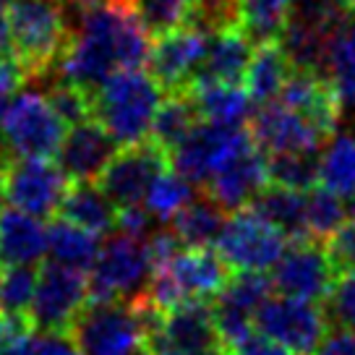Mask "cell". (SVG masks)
Listing matches in <instances>:
<instances>
[{
  "mask_svg": "<svg viewBox=\"0 0 355 355\" xmlns=\"http://www.w3.org/2000/svg\"><path fill=\"white\" fill-rule=\"evenodd\" d=\"M155 222L157 220L149 214V209H146L144 204H139V207H125V209L118 211V227H115V230H121V233H125V235H133V238L149 241Z\"/></svg>",
  "mask_w": 355,
  "mask_h": 355,
  "instance_id": "cell-43",
  "label": "cell"
},
{
  "mask_svg": "<svg viewBox=\"0 0 355 355\" xmlns=\"http://www.w3.org/2000/svg\"><path fill=\"white\" fill-rule=\"evenodd\" d=\"M6 159H8V155H6L3 146H0V201L6 199V196H3V189H6Z\"/></svg>",
  "mask_w": 355,
  "mask_h": 355,
  "instance_id": "cell-49",
  "label": "cell"
},
{
  "mask_svg": "<svg viewBox=\"0 0 355 355\" xmlns=\"http://www.w3.org/2000/svg\"><path fill=\"white\" fill-rule=\"evenodd\" d=\"M8 32L13 55L21 60L29 78H40L60 66L73 29L60 0H11Z\"/></svg>",
  "mask_w": 355,
  "mask_h": 355,
  "instance_id": "cell-3",
  "label": "cell"
},
{
  "mask_svg": "<svg viewBox=\"0 0 355 355\" xmlns=\"http://www.w3.org/2000/svg\"><path fill=\"white\" fill-rule=\"evenodd\" d=\"M313 355H355V332L337 329V332L327 334Z\"/></svg>",
  "mask_w": 355,
  "mask_h": 355,
  "instance_id": "cell-46",
  "label": "cell"
},
{
  "mask_svg": "<svg viewBox=\"0 0 355 355\" xmlns=\"http://www.w3.org/2000/svg\"><path fill=\"white\" fill-rule=\"evenodd\" d=\"M68 133V123L55 112L42 92H19L0 123V146L8 157H50L58 155Z\"/></svg>",
  "mask_w": 355,
  "mask_h": 355,
  "instance_id": "cell-6",
  "label": "cell"
},
{
  "mask_svg": "<svg viewBox=\"0 0 355 355\" xmlns=\"http://www.w3.org/2000/svg\"><path fill=\"white\" fill-rule=\"evenodd\" d=\"M199 0H131L133 11L152 40L186 26Z\"/></svg>",
  "mask_w": 355,
  "mask_h": 355,
  "instance_id": "cell-35",
  "label": "cell"
},
{
  "mask_svg": "<svg viewBox=\"0 0 355 355\" xmlns=\"http://www.w3.org/2000/svg\"><path fill=\"white\" fill-rule=\"evenodd\" d=\"M71 6H78V8H89V6H97V3H105V0H66Z\"/></svg>",
  "mask_w": 355,
  "mask_h": 355,
  "instance_id": "cell-51",
  "label": "cell"
},
{
  "mask_svg": "<svg viewBox=\"0 0 355 355\" xmlns=\"http://www.w3.org/2000/svg\"><path fill=\"white\" fill-rule=\"evenodd\" d=\"M214 248L233 272H269L285 254L288 235L245 207L227 214Z\"/></svg>",
  "mask_w": 355,
  "mask_h": 355,
  "instance_id": "cell-8",
  "label": "cell"
},
{
  "mask_svg": "<svg viewBox=\"0 0 355 355\" xmlns=\"http://www.w3.org/2000/svg\"><path fill=\"white\" fill-rule=\"evenodd\" d=\"M50 105L55 107V112L71 125L84 121H92V92L84 87H78L68 78H58L55 84H50V89L44 92Z\"/></svg>",
  "mask_w": 355,
  "mask_h": 355,
  "instance_id": "cell-39",
  "label": "cell"
},
{
  "mask_svg": "<svg viewBox=\"0 0 355 355\" xmlns=\"http://www.w3.org/2000/svg\"><path fill=\"white\" fill-rule=\"evenodd\" d=\"M0 256L6 264L37 266L47 256V227L21 209H0Z\"/></svg>",
  "mask_w": 355,
  "mask_h": 355,
  "instance_id": "cell-23",
  "label": "cell"
},
{
  "mask_svg": "<svg viewBox=\"0 0 355 355\" xmlns=\"http://www.w3.org/2000/svg\"><path fill=\"white\" fill-rule=\"evenodd\" d=\"M329 3H334V6L343 8V11H353L355 8V0H329Z\"/></svg>",
  "mask_w": 355,
  "mask_h": 355,
  "instance_id": "cell-52",
  "label": "cell"
},
{
  "mask_svg": "<svg viewBox=\"0 0 355 355\" xmlns=\"http://www.w3.org/2000/svg\"><path fill=\"white\" fill-rule=\"evenodd\" d=\"M209 44V34L199 26H180L175 32L162 34L152 42L149 53V73L157 78V84L170 92H186L199 71L204 53Z\"/></svg>",
  "mask_w": 355,
  "mask_h": 355,
  "instance_id": "cell-18",
  "label": "cell"
},
{
  "mask_svg": "<svg viewBox=\"0 0 355 355\" xmlns=\"http://www.w3.org/2000/svg\"><path fill=\"white\" fill-rule=\"evenodd\" d=\"M337 277L329 254L322 241L300 238L285 248L279 261L272 269V285L279 295L324 303Z\"/></svg>",
  "mask_w": 355,
  "mask_h": 355,
  "instance_id": "cell-15",
  "label": "cell"
},
{
  "mask_svg": "<svg viewBox=\"0 0 355 355\" xmlns=\"http://www.w3.org/2000/svg\"><path fill=\"white\" fill-rule=\"evenodd\" d=\"M327 324L329 319L319 303L272 295L256 313L254 329L288 347L290 353L313 355L327 337Z\"/></svg>",
  "mask_w": 355,
  "mask_h": 355,
  "instance_id": "cell-11",
  "label": "cell"
},
{
  "mask_svg": "<svg viewBox=\"0 0 355 355\" xmlns=\"http://www.w3.org/2000/svg\"><path fill=\"white\" fill-rule=\"evenodd\" d=\"M272 293H275V285L266 272H233L220 295L211 300L214 322L230 353L235 345H241L245 337L256 332V313L272 298Z\"/></svg>",
  "mask_w": 355,
  "mask_h": 355,
  "instance_id": "cell-16",
  "label": "cell"
},
{
  "mask_svg": "<svg viewBox=\"0 0 355 355\" xmlns=\"http://www.w3.org/2000/svg\"><path fill=\"white\" fill-rule=\"evenodd\" d=\"M89 303V277L81 269L44 261L37 269V290H34L32 319L34 329H71L78 313Z\"/></svg>",
  "mask_w": 355,
  "mask_h": 355,
  "instance_id": "cell-12",
  "label": "cell"
},
{
  "mask_svg": "<svg viewBox=\"0 0 355 355\" xmlns=\"http://www.w3.org/2000/svg\"><path fill=\"white\" fill-rule=\"evenodd\" d=\"M251 141L254 139L243 125H217L201 121L186 136V141H180L170 152V167L193 186H207L211 175Z\"/></svg>",
  "mask_w": 355,
  "mask_h": 355,
  "instance_id": "cell-13",
  "label": "cell"
},
{
  "mask_svg": "<svg viewBox=\"0 0 355 355\" xmlns=\"http://www.w3.org/2000/svg\"><path fill=\"white\" fill-rule=\"evenodd\" d=\"M295 0H238V29L256 44L277 42Z\"/></svg>",
  "mask_w": 355,
  "mask_h": 355,
  "instance_id": "cell-31",
  "label": "cell"
},
{
  "mask_svg": "<svg viewBox=\"0 0 355 355\" xmlns=\"http://www.w3.org/2000/svg\"><path fill=\"white\" fill-rule=\"evenodd\" d=\"M279 102H285L288 107L298 110L306 121L313 123L327 141L337 131L345 107L332 81L311 71H293V76L288 78V84L279 94Z\"/></svg>",
  "mask_w": 355,
  "mask_h": 355,
  "instance_id": "cell-21",
  "label": "cell"
},
{
  "mask_svg": "<svg viewBox=\"0 0 355 355\" xmlns=\"http://www.w3.org/2000/svg\"><path fill=\"white\" fill-rule=\"evenodd\" d=\"M60 217L94 235H107L118 227V207L97 180H73L60 204Z\"/></svg>",
  "mask_w": 355,
  "mask_h": 355,
  "instance_id": "cell-24",
  "label": "cell"
},
{
  "mask_svg": "<svg viewBox=\"0 0 355 355\" xmlns=\"http://www.w3.org/2000/svg\"><path fill=\"white\" fill-rule=\"evenodd\" d=\"M324 76L332 81L345 107L355 105V34L345 26V21L329 40Z\"/></svg>",
  "mask_w": 355,
  "mask_h": 355,
  "instance_id": "cell-33",
  "label": "cell"
},
{
  "mask_svg": "<svg viewBox=\"0 0 355 355\" xmlns=\"http://www.w3.org/2000/svg\"><path fill=\"white\" fill-rule=\"evenodd\" d=\"M149 53L152 34L141 26L131 0H105L81 11L58 71L68 81L94 92L112 73L141 68Z\"/></svg>",
  "mask_w": 355,
  "mask_h": 355,
  "instance_id": "cell-1",
  "label": "cell"
},
{
  "mask_svg": "<svg viewBox=\"0 0 355 355\" xmlns=\"http://www.w3.org/2000/svg\"><path fill=\"white\" fill-rule=\"evenodd\" d=\"M155 264L149 241L118 233L100 248L89 277V300H139L146 295Z\"/></svg>",
  "mask_w": 355,
  "mask_h": 355,
  "instance_id": "cell-7",
  "label": "cell"
},
{
  "mask_svg": "<svg viewBox=\"0 0 355 355\" xmlns=\"http://www.w3.org/2000/svg\"><path fill=\"white\" fill-rule=\"evenodd\" d=\"M293 71L295 68L288 60L285 50L279 47V42H264L259 44L251 55L243 87L248 92V97L254 100V105H266V102L279 100Z\"/></svg>",
  "mask_w": 355,
  "mask_h": 355,
  "instance_id": "cell-25",
  "label": "cell"
},
{
  "mask_svg": "<svg viewBox=\"0 0 355 355\" xmlns=\"http://www.w3.org/2000/svg\"><path fill=\"white\" fill-rule=\"evenodd\" d=\"M0 355H32V337H29V340H21V343L0 347Z\"/></svg>",
  "mask_w": 355,
  "mask_h": 355,
  "instance_id": "cell-48",
  "label": "cell"
},
{
  "mask_svg": "<svg viewBox=\"0 0 355 355\" xmlns=\"http://www.w3.org/2000/svg\"><path fill=\"white\" fill-rule=\"evenodd\" d=\"M347 214H350V220H355V193L347 199Z\"/></svg>",
  "mask_w": 355,
  "mask_h": 355,
  "instance_id": "cell-53",
  "label": "cell"
},
{
  "mask_svg": "<svg viewBox=\"0 0 355 355\" xmlns=\"http://www.w3.org/2000/svg\"><path fill=\"white\" fill-rule=\"evenodd\" d=\"M66 170L42 157H8L6 159V189L8 207L21 209L40 220H53L71 189Z\"/></svg>",
  "mask_w": 355,
  "mask_h": 355,
  "instance_id": "cell-9",
  "label": "cell"
},
{
  "mask_svg": "<svg viewBox=\"0 0 355 355\" xmlns=\"http://www.w3.org/2000/svg\"><path fill=\"white\" fill-rule=\"evenodd\" d=\"M233 269L217 248H180L165 266H157L144 298L159 311L180 303H209L222 293Z\"/></svg>",
  "mask_w": 355,
  "mask_h": 355,
  "instance_id": "cell-4",
  "label": "cell"
},
{
  "mask_svg": "<svg viewBox=\"0 0 355 355\" xmlns=\"http://www.w3.org/2000/svg\"><path fill=\"white\" fill-rule=\"evenodd\" d=\"M146 350L162 355H230L209 303H180L162 313L146 337Z\"/></svg>",
  "mask_w": 355,
  "mask_h": 355,
  "instance_id": "cell-10",
  "label": "cell"
},
{
  "mask_svg": "<svg viewBox=\"0 0 355 355\" xmlns=\"http://www.w3.org/2000/svg\"><path fill=\"white\" fill-rule=\"evenodd\" d=\"M144 355H162V353H152V350H144Z\"/></svg>",
  "mask_w": 355,
  "mask_h": 355,
  "instance_id": "cell-54",
  "label": "cell"
},
{
  "mask_svg": "<svg viewBox=\"0 0 355 355\" xmlns=\"http://www.w3.org/2000/svg\"><path fill=\"white\" fill-rule=\"evenodd\" d=\"M324 313L337 329L355 332V275H337L329 295L324 298Z\"/></svg>",
  "mask_w": 355,
  "mask_h": 355,
  "instance_id": "cell-40",
  "label": "cell"
},
{
  "mask_svg": "<svg viewBox=\"0 0 355 355\" xmlns=\"http://www.w3.org/2000/svg\"><path fill=\"white\" fill-rule=\"evenodd\" d=\"M306 193L309 191H293L282 189L269 183L254 201L251 209H256L264 220H269L275 227H279L288 235V241H300L309 238V227H306Z\"/></svg>",
  "mask_w": 355,
  "mask_h": 355,
  "instance_id": "cell-29",
  "label": "cell"
},
{
  "mask_svg": "<svg viewBox=\"0 0 355 355\" xmlns=\"http://www.w3.org/2000/svg\"><path fill=\"white\" fill-rule=\"evenodd\" d=\"M37 290V269L24 264L0 266V311L13 316H29Z\"/></svg>",
  "mask_w": 355,
  "mask_h": 355,
  "instance_id": "cell-38",
  "label": "cell"
},
{
  "mask_svg": "<svg viewBox=\"0 0 355 355\" xmlns=\"http://www.w3.org/2000/svg\"><path fill=\"white\" fill-rule=\"evenodd\" d=\"M345 217H347V207H345L343 196H337V193L322 189V186H313L306 193V227H309V238L327 241L343 225Z\"/></svg>",
  "mask_w": 355,
  "mask_h": 355,
  "instance_id": "cell-37",
  "label": "cell"
},
{
  "mask_svg": "<svg viewBox=\"0 0 355 355\" xmlns=\"http://www.w3.org/2000/svg\"><path fill=\"white\" fill-rule=\"evenodd\" d=\"M8 3H11V0H0V55L13 53L11 32H8Z\"/></svg>",
  "mask_w": 355,
  "mask_h": 355,
  "instance_id": "cell-47",
  "label": "cell"
},
{
  "mask_svg": "<svg viewBox=\"0 0 355 355\" xmlns=\"http://www.w3.org/2000/svg\"><path fill=\"white\" fill-rule=\"evenodd\" d=\"M100 248V235L89 233L63 217H55L47 227V259L55 264L87 272L97 261Z\"/></svg>",
  "mask_w": 355,
  "mask_h": 355,
  "instance_id": "cell-28",
  "label": "cell"
},
{
  "mask_svg": "<svg viewBox=\"0 0 355 355\" xmlns=\"http://www.w3.org/2000/svg\"><path fill=\"white\" fill-rule=\"evenodd\" d=\"M32 332H34V327L29 316H13V313L0 311V347L21 343V340H29Z\"/></svg>",
  "mask_w": 355,
  "mask_h": 355,
  "instance_id": "cell-44",
  "label": "cell"
},
{
  "mask_svg": "<svg viewBox=\"0 0 355 355\" xmlns=\"http://www.w3.org/2000/svg\"><path fill=\"white\" fill-rule=\"evenodd\" d=\"M199 123L201 115L196 110V102H193L189 89L186 92H170L159 105V110H157L149 139L170 155L180 141H186V136Z\"/></svg>",
  "mask_w": 355,
  "mask_h": 355,
  "instance_id": "cell-30",
  "label": "cell"
},
{
  "mask_svg": "<svg viewBox=\"0 0 355 355\" xmlns=\"http://www.w3.org/2000/svg\"><path fill=\"white\" fill-rule=\"evenodd\" d=\"M84 355H144L146 329L136 300H89L71 327Z\"/></svg>",
  "mask_w": 355,
  "mask_h": 355,
  "instance_id": "cell-5",
  "label": "cell"
},
{
  "mask_svg": "<svg viewBox=\"0 0 355 355\" xmlns=\"http://www.w3.org/2000/svg\"><path fill=\"white\" fill-rule=\"evenodd\" d=\"M248 133L266 157L288 152H319V146L327 141L313 123L279 100L266 102L251 115Z\"/></svg>",
  "mask_w": 355,
  "mask_h": 355,
  "instance_id": "cell-17",
  "label": "cell"
},
{
  "mask_svg": "<svg viewBox=\"0 0 355 355\" xmlns=\"http://www.w3.org/2000/svg\"><path fill=\"white\" fill-rule=\"evenodd\" d=\"M32 355H84L71 329H44L32 340Z\"/></svg>",
  "mask_w": 355,
  "mask_h": 355,
  "instance_id": "cell-42",
  "label": "cell"
},
{
  "mask_svg": "<svg viewBox=\"0 0 355 355\" xmlns=\"http://www.w3.org/2000/svg\"><path fill=\"white\" fill-rule=\"evenodd\" d=\"M11 94H6V92H0V123L6 118V110H8V105H11Z\"/></svg>",
  "mask_w": 355,
  "mask_h": 355,
  "instance_id": "cell-50",
  "label": "cell"
},
{
  "mask_svg": "<svg viewBox=\"0 0 355 355\" xmlns=\"http://www.w3.org/2000/svg\"><path fill=\"white\" fill-rule=\"evenodd\" d=\"M230 355H295V353H290L288 347H282L279 343L269 340L264 334L254 332L251 337H245L241 345H235Z\"/></svg>",
  "mask_w": 355,
  "mask_h": 355,
  "instance_id": "cell-45",
  "label": "cell"
},
{
  "mask_svg": "<svg viewBox=\"0 0 355 355\" xmlns=\"http://www.w3.org/2000/svg\"><path fill=\"white\" fill-rule=\"evenodd\" d=\"M193 199H196V186L183 175H178L175 170L170 167L152 183V189H149L144 199V207L157 222L167 225V222H173L178 211L183 207H189Z\"/></svg>",
  "mask_w": 355,
  "mask_h": 355,
  "instance_id": "cell-34",
  "label": "cell"
},
{
  "mask_svg": "<svg viewBox=\"0 0 355 355\" xmlns=\"http://www.w3.org/2000/svg\"><path fill=\"white\" fill-rule=\"evenodd\" d=\"M225 220H227V211L204 193L178 211L170 222V230L186 248H211L217 245Z\"/></svg>",
  "mask_w": 355,
  "mask_h": 355,
  "instance_id": "cell-27",
  "label": "cell"
},
{
  "mask_svg": "<svg viewBox=\"0 0 355 355\" xmlns=\"http://www.w3.org/2000/svg\"><path fill=\"white\" fill-rule=\"evenodd\" d=\"M0 266H3V256H0Z\"/></svg>",
  "mask_w": 355,
  "mask_h": 355,
  "instance_id": "cell-55",
  "label": "cell"
},
{
  "mask_svg": "<svg viewBox=\"0 0 355 355\" xmlns=\"http://www.w3.org/2000/svg\"><path fill=\"white\" fill-rule=\"evenodd\" d=\"M165 170H170V155L152 139H146L139 144L121 146L97 183L118 209H125L144 204L152 183Z\"/></svg>",
  "mask_w": 355,
  "mask_h": 355,
  "instance_id": "cell-14",
  "label": "cell"
},
{
  "mask_svg": "<svg viewBox=\"0 0 355 355\" xmlns=\"http://www.w3.org/2000/svg\"><path fill=\"white\" fill-rule=\"evenodd\" d=\"M269 183L293 191L319 186V152H288L269 157Z\"/></svg>",
  "mask_w": 355,
  "mask_h": 355,
  "instance_id": "cell-36",
  "label": "cell"
},
{
  "mask_svg": "<svg viewBox=\"0 0 355 355\" xmlns=\"http://www.w3.org/2000/svg\"><path fill=\"white\" fill-rule=\"evenodd\" d=\"M251 55V40L238 26H225L209 34L204 60L191 84H243Z\"/></svg>",
  "mask_w": 355,
  "mask_h": 355,
  "instance_id": "cell-22",
  "label": "cell"
},
{
  "mask_svg": "<svg viewBox=\"0 0 355 355\" xmlns=\"http://www.w3.org/2000/svg\"><path fill=\"white\" fill-rule=\"evenodd\" d=\"M266 186H269V157L251 141L211 175V180L204 186V193L230 214L251 207V201Z\"/></svg>",
  "mask_w": 355,
  "mask_h": 355,
  "instance_id": "cell-19",
  "label": "cell"
},
{
  "mask_svg": "<svg viewBox=\"0 0 355 355\" xmlns=\"http://www.w3.org/2000/svg\"><path fill=\"white\" fill-rule=\"evenodd\" d=\"M191 97L196 102L201 121L217 125H243L254 112V100L241 84H191Z\"/></svg>",
  "mask_w": 355,
  "mask_h": 355,
  "instance_id": "cell-26",
  "label": "cell"
},
{
  "mask_svg": "<svg viewBox=\"0 0 355 355\" xmlns=\"http://www.w3.org/2000/svg\"><path fill=\"white\" fill-rule=\"evenodd\" d=\"M165 89L141 68H125L92 92V118L121 146L146 141Z\"/></svg>",
  "mask_w": 355,
  "mask_h": 355,
  "instance_id": "cell-2",
  "label": "cell"
},
{
  "mask_svg": "<svg viewBox=\"0 0 355 355\" xmlns=\"http://www.w3.org/2000/svg\"><path fill=\"white\" fill-rule=\"evenodd\" d=\"M319 186L343 199L355 193V133L332 136L319 155Z\"/></svg>",
  "mask_w": 355,
  "mask_h": 355,
  "instance_id": "cell-32",
  "label": "cell"
},
{
  "mask_svg": "<svg viewBox=\"0 0 355 355\" xmlns=\"http://www.w3.org/2000/svg\"><path fill=\"white\" fill-rule=\"evenodd\" d=\"M327 254L337 275H355V220H345L327 238Z\"/></svg>",
  "mask_w": 355,
  "mask_h": 355,
  "instance_id": "cell-41",
  "label": "cell"
},
{
  "mask_svg": "<svg viewBox=\"0 0 355 355\" xmlns=\"http://www.w3.org/2000/svg\"><path fill=\"white\" fill-rule=\"evenodd\" d=\"M118 149L121 144L92 118L68 128L58 149V162L71 180H100Z\"/></svg>",
  "mask_w": 355,
  "mask_h": 355,
  "instance_id": "cell-20",
  "label": "cell"
}]
</instances>
